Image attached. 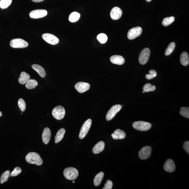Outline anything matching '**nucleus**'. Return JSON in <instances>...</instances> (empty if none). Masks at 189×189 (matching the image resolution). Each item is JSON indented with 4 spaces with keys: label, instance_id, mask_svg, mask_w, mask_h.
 Returning <instances> with one entry per match:
<instances>
[{
    "label": "nucleus",
    "instance_id": "1",
    "mask_svg": "<svg viewBox=\"0 0 189 189\" xmlns=\"http://www.w3.org/2000/svg\"><path fill=\"white\" fill-rule=\"evenodd\" d=\"M26 161L29 164L40 166L43 163V159L38 153L35 152H30L27 154Z\"/></svg>",
    "mask_w": 189,
    "mask_h": 189
},
{
    "label": "nucleus",
    "instance_id": "2",
    "mask_svg": "<svg viewBox=\"0 0 189 189\" xmlns=\"http://www.w3.org/2000/svg\"><path fill=\"white\" fill-rule=\"evenodd\" d=\"M63 175L69 180H74L78 177V172L77 169L75 168H67L64 170Z\"/></svg>",
    "mask_w": 189,
    "mask_h": 189
},
{
    "label": "nucleus",
    "instance_id": "3",
    "mask_svg": "<svg viewBox=\"0 0 189 189\" xmlns=\"http://www.w3.org/2000/svg\"><path fill=\"white\" fill-rule=\"evenodd\" d=\"M132 126L137 130L145 131L149 130L151 128L152 125L148 122L139 121L134 122Z\"/></svg>",
    "mask_w": 189,
    "mask_h": 189
},
{
    "label": "nucleus",
    "instance_id": "4",
    "mask_svg": "<svg viewBox=\"0 0 189 189\" xmlns=\"http://www.w3.org/2000/svg\"><path fill=\"white\" fill-rule=\"evenodd\" d=\"M65 110L62 106L58 105L54 108L52 110L53 116L56 119L60 120L62 119L65 115Z\"/></svg>",
    "mask_w": 189,
    "mask_h": 189
},
{
    "label": "nucleus",
    "instance_id": "5",
    "mask_svg": "<svg viewBox=\"0 0 189 189\" xmlns=\"http://www.w3.org/2000/svg\"><path fill=\"white\" fill-rule=\"evenodd\" d=\"M92 123V120L90 119H88L83 123L81 128L79 135V138L80 139L84 138L87 135L91 126Z\"/></svg>",
    "mask_w": 189,
    "mask_h": 189
},
{
    "label": "nucleus",
    "instance_id": "6",
    "mask_svg": "<svg viewBox=\"0 0 189 189\" xmlns=\"http://www.w3.org/2000/svg\"><path fill=\"white\" fill-rule=\"evenodd\" d=\"M10 45L14 48H24L28 46V43L23 39L17 38L12 39L11 41Z\"/></svg>",
    "mask_w": 189,
    "mask_h": 189
},
{
    "label": "nucleus",
    "instance_id": "7",
    "mask_svg": "<svg viewBox=\"0 0 189 189\" xmlns=\"http://www.w3.org/2000/svg\"><path fill=\"white\" fill-rule=\"evenodd\" d=\"M122 108V106L121 105L116 104L113 106L107 113L106 116L107 121H110L113 119Z\"/></svg>",
    "mask_w": 189,
    "mask_h": 189
},
{
    "label": "nucleus",
    "instance_id": "8",
    "mask_svg": "<svg viewBox=\"0 0 189 189\" xmlns=\"http://www.w3.org/2000/svg\"><path fill=\"white\" fill-rule=\"evenodd\" d=\"M150 53V51L149 48L144 49L139 56V61L140 63L142 65H145L148 62Z\"/></svg>",
    "mask_w": 189,
    "mask_h": 189
},
{
    "label": "nucleus",
    "instance_id": "9",
    "mask_svg": "<svg viewBox=\"0 0 189 189\" xmlns=\"http://www.w3.org/2000/svg\"><path fill=\"white\" fill-rule=\"evenodd\" d=\"M142 29L141 27H136L130 29L127 33V38L130 40H133L140 36L142 32Z\"/></svg>",
    "mask_w": 189,
    "mask_h": 189
},
{
    "label": "nucleus",
    "instance_id": "10",
    "mask_svg": "<svg viewBox=\"0 0 189 189\" xmlns=\"http://www.w3.org/2000/svg\"><path fill=\"white\" fill-rule=\"evenodd\" d=\"M42 38L47 43L51 45H55L59 43V40L57 37L50 33H45L43 34Z\"/></svg>",
    "mask_w": 189,
    "mask_h": 189
},
{
    "label": "nucleus",
    "instance_id": "11",
    "mask_svg": "<svg viewBox=\"0 0 189 189\" xmlns=\"http://www.w3.org/2000/svg\"><path fill=\"white\" fill-rule=\"evenodd\" d=\"M47 12L45 9L34 10L29 13V16L33 19H39L43 18L47 15Z\"/></svg>",
    "mask_w": 189,
    "mask_h": 189
},
{
    "label": "nucleus",
    "instance_id": "12",
    "mask_svg": "<svg viewBox=\"0 0 189 189\" xmlns=\"http://www.w3.org/2000/svg\"><path fill=\"white\" fill-rule=\"evenodd\" d=\"M152 152L150 146H147L142 148L139 153V157L142 160H146L150 157Z\"/></svg>",
    "mask_w": 189,
    "mask_h": 189
},
{
    "label": "nucleus",
    "instance_id": "13",
    "mask_svg": "<svg viewBox=\"0 0 189 189\" xmlns=\"http://www.w3.org/2000/svg\"><path fill=\"white\" fill-rule=\"evenodd\" d=\"M75 88L78 92L82 93L89 90L90 85L88 83L83 82H78L75 85Z\"/></svg>",
    "mask_w": 189,
    "mask_h": 189
},
{
    "label": "nucleus",
    "instance_id": "14",
    "mask_svg": "<svg viewBox=\"0 0 189 189\" xmlns=\"http://www.w3.org/2000/svg\"><path fill=\"white\" fill-rule=\"evenodd\" d=\"M122 14V11L121 9L118 7H114L112 9L110 13V17L114 20H117L121 18Z\"/></svg>",
    "mask_w": 189,
    "mask_h": 189
},
{
    "label": "nucleus",
    "instance_id": "15",
    "mask_svg": "<svg viewBox=\"0 0 189 189\" xmlns=\"http://www.w3.org/2000/svg\"><path fill=\"white\" fill-rule=\"evenodd\" d=\"M164 170L168 172H173L176 169L175 163L172 159H168L164 164Z\"/></svg>",
    "mask_w": 189,
    "mask_h": 189
},
{
    "label": "nucleus",
    "instance_id": "16",
    "mask_svg": "<svg viewBox=\"0 0 189 189\" xmlns=\"http://www.w3.org/2000/svg\"><path fill=\"white\" fill-rule=\"evenodd\" d=\"M51 136V132L50 129L46 127L43 130L42 135V140L45 144H47L50 140Z\"/></svg>",
    "mask_w": 189,
    "mask_h": 189
},
{
    "label": "nucleus",
    "instance_id": "17",
    "mask_svg": "<svg viewBox=\"0 0 189 189\" xmlns=\"http://www.w3.org/2000/svg\"><path fill=\"white\" fill-rule=\"evenodd\" d=\"M110 60L112 63L119 65L123 64L125 62L124 58L121 55H113L110 57Z\"/></svg>",
    "mask_w": 189,
    "mask_h": 189
},
{
    "label": "nucleus",
    "instance_id": "18",
    "mask_svg": "<svg viewBox=\"0 0 189 189\" xmlns=\"http://www.w3.org/2000/svg\"><path fill=\"white\" fill-rule=\"evenodd\" d=\"M112 138L115 140L124 139L126 137V134L125 132L120 129H117L111 135Z\"/></svg>",
    "mask_w": 189,
    "mask_h": 189
},
{
    "label": "nucleus",
    "instance_id": "19",
    "mask_svg": "<svg viewBox=\"0 0 189 189\" xmlns=\"http://www.w3.org/2000/svg\"><path fill=\"white\" fill-rule=\"evenodd\" d=\"M104 142L100 141L96 144L93 148L92 150L93 153L95 154H99L104 150Z\"/></svg>",
    "mask_w": 189,
    "mask_h": 189
},
{
    "label": "nucleus",
    "instance_id": "20",
    "mask_svg": "<svg viewBox=\"0 0 189 189\" xmlns=\"http://www.w3.org/2000/svg\"><path fill=\"white\" fill-rule=\"evenodd\" d=\"M32 68L41 77L44 78L46 76V72L44 68L40 65L33 64L32 66Z\"/></svg>",
    "mask_w": 189,
    "mask_h": 189
},
{
    "label": "nucleus",
    "instance_id": "21",
    "mask_svg": "<svg viewBox=\"0 0 189 189\" xmlns=\"http://www.w3.org/2000/svg\"><path fill=\"white\" fill-rule=\"evenodd\" d=\"M30 76L25 72H22L19 78L18 81L20 84L24 85L30 79Z\"/></svg>",
    "mask_w": 189,
    "mask_h": 189
},
{
    "label": "nucleus",
    "instance_id": "22",
    "mask_svg": "<svg viewBox=\"0 0 189 189\" xmlns=\"http://www.w3.org/2000/svg\"><path fill=\"white\" fill-rule=\"evenodd\" d=\"M180 62L183 66H187L189 63V58L188 53L184 51L181 53L180 59Z\"/></svg>",
    "mask_w": 189,
    "mask_h": 189
},
{
    "label": "nucleus",
    "instance_id": "23",
    "mask_svg": "<svg viewBox=\"0 0 189 189\" xmlns=\"http://www.w3.org/2000/svg\"><path fill=\"white\" fill-rule=\"evenodd\" d=\"M65 132V130L63 128H61L59 130L55 137V143H58L62 140L64 136Z\"/></svg>",
    "mask_w": 189,
    "mask_h": 189
},
{
    "label": "nucleus",
    "instance_id": "24",
    "mask_svg": "<svg viewBox=\"0 0 189 189\" xmlns=\"http://www.w3.org/2000/svg\"><path fill=\"white\" fill-rule=\"evenodd\" d=\"M104 174L103 172H101L95 176L94 180V183L95 186H98L100 185L104 178Z\"/></svg>",
    "mask_w": 189,
    "mask_h": 189
},
{
    "label": "nucleus",
    "instance_id": "25",
    "mask_svg": "<svg viewBox=\"0 0 189 189\" xmlns=\"http://www.w3.org/2000/svg\"><path fill=\"white\" fill-rule=\"evenodd\" d=\"M38 85V82L36 80L29 79L26 83V87L28 89H33Z\"/></svg>",
    "mask_w": 189,
    "mask_h": 189
},
{
    "label": "nucleus",
    "instance_id": "26",
    "mask_svg": "<svg viewBox=\"0 0 189 189\" xmlns=\"http://www.w3.org/2000/svg\"><path fill=\"white\" fill-rule=\"evenodd\" d=\"M80 14L77 12H73L71 13L69 17V21L72 23H74L79 20Z\"/></svg>",
    "mask_w": 189,
    "mask_h": 189
},
{
    "label": "nucleus",
    "instance_id": "27",
    "mask_svg": "<svg viewBox=\"0 0 189 189\" xmlns=\"http://www.w3.org/2000/svg\"><path fill=\"white\" fill-rule=\"evenodd\" d=\"M175 20V18L173 16L167 17L163 19L162 21L163 25L164 26L170 25Z\"/></svg>",
    "mask_w": 189,
    "mask_h": 189
},
{
    "label": "nucleus",
    "instance_id": "28",
    "mask_svg": "<svg viewBox=\"0 0 189 189\" xmlns=\"http://www.w3.org/2000/svg\"><path fill=\"white\" fill-rule=\"evenodd\" d=\"M176 44L175 43H171L166 48L165 51V55L168 56L171 55L175 48Z\"/></svg>",
    "mask_w": 189,
    "mask_h": 189
},
{
    "label": "nucleus",
    "instance_id": "29",
    "mask_svg": "<svg viewBox=\"0 0 189 189\" xmlns=\"http://www.w3.org/2000/svg\"><path fill=\"white\" fill-rule=\"evenodd\" d=\"M156 89L155 85H152L150 83H147L144 85L143 90L145 92L154 91Z\"/></svg>",
    "mask_w": 189,
    "mask_h": 189
},
{
    "label": "nucleus",
    "instance_id": "30",
    "mask_svg": "<svg viewBox=\"0 0 189 189\" xmlns=\"http://www.w3.org/2000/svg\"><path fill=\"white\" fill-rule=\"evenodd\" d=\"M10 174V172L7 170L2 174L1 178V183H3L8 180V178Z\"/></svg>",
    "mask_w": 189,
    "mask_h": 189
},
{
    "label": "nucleus",
    "instance_id": "31",
    "mask_svg": "<svg viewBox=\"0 0 189 189\" xmlns=\"http://www.w3.org/2000/svg\"><path fill=\"white\" fill-rule=\"evenodd\" d=\"M12 0H1L0 1V7L2 9H6L10 5Z\"/></svg>",
    "mask_w": 189,
    "mask_h": 189
},
{
    "label": "nucleus",
    "instance_id": "32",
    "mask_svg": "<svg viewBox=\"0 0 189 189\" xmlns=\"http://www.w3.org/2000/svg\"><path fill=\"white\" fill-rule=\"evenodd\" d=\"M180 113L181 116L189 119V107H181Z\"/></svg>",
    "mask_w": 189,
    "mask_h": 189
},
{
    "label": "nucleus",
    "instance_id": "33",
    "mask_svg": "<svg viewBox=\"0 0 189 189\" xmlns=\"http://www.w3.org/2000/svg\"><path fill=\"white\" fill-rule=\"evenodd\" d=\"M97 39L100 43L104 44L107 41L108 37L104 33H100L97 36Z\"/></svg>",
    "mask_w": 189,
    "mask_h": 189
},
{
    "label": "nucleus",
    "instance_id": "34",
    "mask_svg": "<svg viewBox=\"0 0 189 189\" xmlns=\"http://www.w3.org/2000/svg\"><path fill=\"white\" fill-rule=\"evenodd\" d=\"M18 105L20 109L22 112H24L25 110L26 105L25 101L22 98L18 100Z\"/></svg>",
    "mask_w": 189,
    "mask_h": 189
},
{
    "label": "nucleus",
    "instance_id": "35",
    "mask_svg": "<svg viewBox=\"0 0 189 189\" xmlns=\"http://www.w3.org/2000/svg\"><path fill=\"white\" fill-rule=\"evenodd\" d=\"M149 74H147L146 75V77L148 80H150L153 79L157 76V72L155 70H150L149 71Z\"/></svg>",
    "mask_w": 189,
    "mask_h": 189
},
{
    "label": "nucleus",
    "instance_id": "36",
    "mask_svg": "<svg viewBox=\"0 0 189 189\" xmlns=\"http://www.w3.org/2000/svg\"><path fill=\"white\" fill-rule=\"evenodd\" d=\"M21 169L20 168L16 167L11 173V176H18L21 173Z\"/></svg>",
    "mask_w": 189,
    "mask_h": 189
},
{
    "label": "nucleus",
    "instance_id": "37",
    "mask_svg": "<svg viewBox=\"0 0 189 189\" xmlns=\"http://www.w3.org/2000/svg\"><path fill=\"white\" fill-rule=\"evenodd\" d=\"M113 186L112 181L110 180H108L104 184V186L103 189H112Z\"/></svg>",
    "mask_w": 189,
    "mask_h": 189
},
{
    "label": "nucleus",
    "instance_id": "38",
    "mask_svg": "<svg viewBox=\"0 0 189 189\" xmlns=\"http://www.w3.org/2000/svg\"><path fill=\"white\" fill-rule=\"evenodd\" d=\"M183 148L184 150L187 152L188 154H189V142L186 141L183 144Z\"/></svg>",
    "mask_w": 189,
    "mask_h": 189
},
{
    "label": "nucleus",
    "instance_id": "39",
    "mask_svg": "<svg viewBox=\"0 0 189 189\" xmlns=\"http://www.w3.org/2000/svg\"><path fill=\"white\" fill-rule=\"evenodd\" d=\"M44 0H32V1L35 2H42Z\"/></svg>",
    "mask_w": 189,
    "mask_h": 189
},
{
    "label": "nucleus",
    "instance_id": "40",
    "mask_svg": "<svg viewBox=\"0 0 189 189\" xmlns=\"http://www.w3.org/2000/svg\"><path fill=\"white\" fill-rule=\"evenodd\" d=\"M2 113L1 111H0V117L2 116Z\"/></svg>",
    "mask_w": 189,
    "mask_h": 189
},
{
    "label": "nucleus",
    "instance_id": "41",
    "mask_svg": "<svg viewBox=\"0 0 189 189\" xmlns=\"http://www.w3.org/2000/svg\"><path fill=\"white\" fill-rule=\"evenodd\" d=\"M146 1L147 2H151V1H152V0H146Z\"/></svg>",
    "mask_w": 189,
    "mask_h": 189
},
{
    "label": "nucleus",
    "instance_id": "42",
    "mask_svg": "<svg viewBox=\"0 0 189 189\" xmlns=\"http://www.w3.org/2000/svg\"><path fill=\"white\" fill-rule=\"evenodd\" d=\"M142 93H146V92H145V91H143L142 92Z\"/></svg>",
    "mask_w": 189,
    "mask_h": 189
},
{
    "label": "nucleus",
    "instance_id": "43",
    "mask_svg": "<svg viewBox=\"0 0 189 189\" xmlns=\"http://www.w3.org/2000/svg\"><path fill=\"white\" fill-rule=\"evenodd\" d=\"M75 183L74 181H73V183Z\"/></svg>",
    "mask_w": 189,
    "mask_h": 189
}]
</instances>
